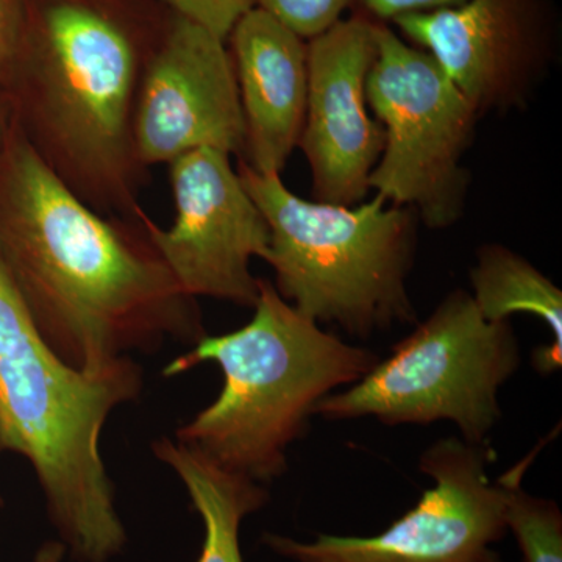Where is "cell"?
<instances>
[{"label":"cell","mask_w":562,"mask_h":562,"mask_svg":"<svg viewBox=\"0 0 562 562\" xmlns=\"http://www.w3.org/2000/svg\"><path fill=\"white\" fill-rule=\"evenodd\" d=\"M140 386L139 366L128 357L99 372L66 364L0 266V458L16 453L31 462L74 561L110 562L127 543L101 436L110 414Z\"/></svg>","instance_id":"3957f363"},{"label":"cell","mask_w":562,"mask_h":562,"mask_svg":"<svg viewBox=\"0 0 562 562\" xmlns=\"http://www.w3.org/2000/svg\"><path fill=\"white\" fill-rule=\"evenodd\" d=\"M357 0H255V7L303 41H312L342 21L344 11Z\"/></svg>","instance_id":"e0dca14e"},{"label":"cell","mask_w":562,"mask_h":562,"mask_svg":"<svg viewBox=\"0 0 562 562\" xmlns=\"http://www.w3.org/2000/svg\"><path fill=\"white\" fill-rule=\"evenodd\" d=\"M254 317L239 330L203 336L165 369L179 375L214 361L220 397L177 430V442L214 464L266 484L286 472V452L322 398L360 382L380 358L303 316L260 279Z\"/></svg>","instance_id":"277c9868"},{"label":"cell","mask_w":562,"mask_h":562,"mask_svg":"<svg viewBox=\"0 0 562 562\" xmlns=\"http://www.w3.org/2000/svg\"><path fill=\"white\" fill-rule=\"evenodd\" d=\"M29 0H0V76L13 69L27 25Z\"/></svg>","instance_id":"d6986e66"},{"label":"cell","mask_w":562,"mask_h":562,"mask_svg":"<svg viewBox=\"0 0 562 562\" xmlns=\"http://www.w3.org/2000/svg\"><path fill=\"white\" fill-rule=\"evenodd\" d=\"M465 0H357L358 13L376 22H390L405 14L425 13L439 9H449L464 3Z\"/></svg>","instance_id":"ffe728a7"},{"label":"cell","mask_w":562,"mask_h":562,"mask_svg":"<svg viewBox=\"0 0 562 562\" xmlns=\"http://www.w3.org/2000/svg\"><path fill=\"white\" fill-rule=\"evenodd\" d=\"M246 150L260 173H281L299 146L308 91V44L261 9L247 11L228 35Z\"/></svg>","instance_id":"4fadbf2b"},{"label":"cell","mask_w":562,"mask_h":562,"mask_svg":"<svg viewBox=\"0 0 562 562\" xmlns=\"http://www.w3.org/2000/svg\"><path fill=\"white\" fill-rule=\"evenodd\" d=\"M236 171L268 222L273 286L299 313L361 339L416 322L406 286L417 244L413 210L379 194L351 206L305 201L279 173L243 160Z\"/></svg>","instance_id":"5b68a950"},{"label":"cell","mask_w":562,"mask_h":562,"mask_svg":"<svg viewBox=\"0 0 562 562\" xmlns=\"http://www.w3.org/2000/svg\"><path fill=\"white\" fill-rule=\"evenodd\" d=\"M391 24L438 61L479 116L525 105L557 55L552 0H465Z\"/></svg>","instance_id":"30bf717a"},{"label":"cell","mask_w":562,"mask_h":562,"mask_svg":"<svg viewBox=\"0 0 562 562\" xmlns=\"http://www.w3.org/2000/svg\"><path fill=\"white\" fill-rule=\"evenodd\" d=\"M66 550L61 542H49L36 553L33 562H61Z\"/></svg>","instance_id":"44dd1931"},{"label":"cell","mask_w":562,"mask_h":562,"mask_svg":"<svg viewBox=\"0 0 562 562\" xmlns=\"http://www.w3.org/2000/svg\"><path fill=\"white\" fill-rule=\"evenodd\" d=\"M7 124H9V122H7V110L5 106L0 103V147H2L3 140H5L7 135H9V133H7Z\"/></svg>","instance_id":"7402d4cb"},{"label":"cell","mask_w":562,"mask_h":562,"mask_svg":"<svg viewBox=\"0 0 562 562\" xmlns=\"http://www.w3.org/2000/svg\"><path fill=\"white\" fill-rule=\"evenodd\" d=\"M491 442L443 438L420 454L419 469L432 486L386 530L369 538L317 535L312 542L262 536L292 562H501L494 543L506 531L505 480H492Z\"/></svg>","instance_id":"ba28073f"},{"label":"cell","mask_w":562,"mask_h":562,"mask_svg":"<svg viewBox=\"0 0 562 562\" xmlns=\"http://www.w3.org/2000/svg\"><path fill=\"white\" fill-rule=\"evenodd\" d=\"M366 94L384 131L369 190L413 210L432 231L452 227L464 213L471 177L462 157L479 113L428 52L386 22H376Z\"/></svg>","instance_id":"52a82bcc"},{"label":"cell","mask_w":562,"mask_h":562,"mask_svg":"<svg viewBox=\"0 0 562 562\" xmlns=\"http://www.w3.org/2000/svg\"><path fill=\"white\" fill-rule=\"evenodd\" d=\"M157 41V40H155ZM155 41L114 0H35L13 68L18 125L44 165L98 213L135 221L147 169L133 122Z\"/></svg>","instance_id":"7a4b0ae2"},{"label":"cell","mask_w":562,"mask_h":562,"mask_svg":"<svg viewBox=\"0 0 562 562\" xmlns=\"http://www.w3.org/2000/svg\"><path fill=\"white\" fill-rule=\"evenodd\" d=\"M0 154V266L66 364L99 372L165 339L201 341L184 294L138 221L80 201L14 128Z\"/></svg>","instance_id":"6da1fadb"},{"label":"cell","mask_w":562,"mask_h":562,"mask_svg":"<svg viewBox=\"0 0 562 562\" xmlns=\"http://www.w3.org/2000/svg\"><path fill=\"white\" fill-rule=\"evenodd\" d=\"M520 362L512 321H486L472 294L452 291L360 382L322 398L314 416L375 417L387 427L449 420L464 441L487 443L502 417L498 394Z\"/></svg>","instance_id":"8992f818"},{"label":"cell","mask_w":562,"mask_h":562,"mask_svg":"<svg viewBox=\"0 0 562 562\" xmlns=\"http://www.w3.org/2000/svg\"><path fill=\"white\" fill-rule=\"evenodd\" d=\"M154 453L177 473L192 508L201 516L205 535L195 562H244L239 542L243 520L268 503V491L172 439L155 442Z\"/></svg>","instance_id":"5bb4252c"},{"label":"cell","mask_w":562,"mask_h":562,"mask_svg":"<svg viewBox=\"0 0 562 562\" xmlns=\"http://www.w3.org/2000/svg\"><path fill=\"white\" fill-rule=\"evenodd\" d=\"M308 91L299 147L308 160L317 202L357 205L384 149L369 116L368 83L376 58V21L355 11L308 41Z\"/></svg>","instance_id":"7c38bea8"},{"label":"cell","mask_w":562,"mask_h":562,"mask_svg":"<svg viewBox=\"0 0 562 562\" xmlns=\"http://www.w3.org/2000/svg\"><path fill=\"white\" fill-rule=\"evenodd\" d=\"M473 302L486 321H512L514 314H531L546 322L553 342L535 351V366L542 375L562 364V292L527 258L502 244H484L471 269Z\"/></svg>","instance_id":"9a60e30c"},{"label":"cell","mask_w":562,"mask_h":562,"mask_svg":"<svg viewBox=\"0 0 562 562\" xmlns=\"http://www.w3.org/2000/svg\"><path fill=\"white\" fill-rule=\"evenodd\" d=\"M530 458L503 473L506 530H512L525 562H562V514L557 502L524 491Z\"/></svg>","instance_id":"2e32d148"},{"label":"cell","mask_w":562,"mask_h":562,"mask_svg":"<svg viewBox=\"0 0 562 562\" xmlns=\"http://www.w3.org/2000/svg\"><path fill=\"white\" fill-rule=\"evenodd\" d=\"M231 157L216 149L180 155L169 162L172 227L161 228L140 206L135 221L184 294L254 308L260 279L250 261L265 260L271 235Z\"/></svg>","instance_id":"9c48e42d"},{"label":"cell","mask_w":562,"mask_h":562,"mask_svg":"<svg viewBox=\"0 0 562 562\" xmlns=\"http://www.w3.org/2000/svg\"><path fill=\"white\" fill-rule=\"evenodd\" d=\"M133 136L146 169L198 149L244 157L246 125L225 41L172 14L144 68Z\"/></svg>","instance_id":"8fae6325"},{"label":"cell","mask_w":562,"mask_h":562,"mask_svg":"<svg viewBox=\"0 0 562 562\" xmlns=\"http://www.w3.org/2000/svg\"><path fill=\"white\" fill-rule=\"evenodd\" d=\"M172 14L201 25L222 41H227L236 22L254 9L255 0H158Z\"/></svg>","instance_id":"ac0fdd59"}]
</instances>
